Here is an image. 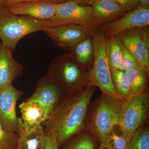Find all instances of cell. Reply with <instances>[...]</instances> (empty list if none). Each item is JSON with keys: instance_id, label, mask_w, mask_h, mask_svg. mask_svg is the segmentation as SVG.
<instances>
[{"instance_id": "6da1fadb", "label": "cell", "mask_w": 149, "mask_h": 149, "mask_svg": "<svg viewBox=\"0 0 149 149\" xmlns=\"http://www.w3.org/2000/svg\"><path fill=\"white\" fill-rule=\"evenodd\" d=\"M95 89V86L89 84L77 92L65 96L47 120L43 123L44 129L52 130L55 133L59 148L74 135L86 130L87 111Z\"/></svg>"}, {"instance_id": "7a4b0ae2", "label": "cell", "mask_w": 149, "mask_h": 149, "mask_svg": "<svg viewBox=\"0 0 149 149\" xmlns=\"http://www.w3.org/2000/svg\"><path fill=\"white\" fill-rule=\"evenodd\" d=\"M123 101L102 93L92 106L89 104L86 129L95 139L100 140L118 125Z\"/></svg>"}, {"instance_id": "3957f363", "label": "cell", "mask_w": 149, "mask_h": 149, "mask_svg": "<svg viewBox=\"0 0 149 149\" xmlns=\"http://www.w3.org/2000/svg\"><path fill=\"white\" fill-rule=\"evenodd\" d=\"M47 76L62 88L65 95L89 84V72L77 63L69 52L53 59Z\"/></svg>"}, {"instance_id": "277c9868", "label": "cell", "mask_w": 149, "mask_h": 149, "mask_svg": "<svg viewBox=\"0 0 149 149\" xmlns=\"http://www.w3.org/2000/svg\"><path fill=\"white\" fill-rule=\"evenodd\" d=\"M50 26L49 20H42L25 15H17L7 8L0 11V40L13 52L19 42L27 35L43 31Z\"/></svg>"}, {"instance_id": "5b68a950", "label": "cell", "mask_w": 149, "mask_h": 149, "mask_svg": "<svg viewBox=\"0 0 149 149\" xmlns=\"http://www.w3.org/2000/svg\"><path fill=\"white\" fill-rule=\"evenodd\" d=\"M92 35L94 58L93 65L89 71V85L98 87L102 93L123 100L116 93L112 80L107 54L108 37L97 30L93 32Z\"/></svg>"}, {"instance_id": "8992f818", "label": "cell", "mask_w": 149, "mask_h": 149, "mask_svg": "<svg viewBox=\"0 0 149 149\" xmlns=\"http://www.w3.org/2000/svg\"><path fill=\"white\" fill-rule=\"evenodd\" d=\"M67 25H80L91 34L100 26L93 17L91 6H82L72 0L58 3L55 14L50 20V27Z\"/></svg>"}, {"instance_id": "52a82bcc", "label": "cell", "mask_w": 149, "mask_h": 149, "mask_svg": "<svg viewBox=\"0 0 149 149\" xmlns=\"http://www.w3.org/2000/svg\"><path fill=\"white\" fill-rule=\"evenodd\" d=\"M149 113L148 91L129 100L123 101L118 126L123 134L131 137L136 130L148 122Z\"/></svg>"}, {"instance_id": "ba28073f", "label": "cell", "mask_w": 149, "mask_h": 149, "mask_svg": "<svg viewBox=\"0 0 149 149\" xmlns=\"http://www.w3.org/2000/svg\"><path fill=\"white\" fill-rule=\"evenodd\" d=\"M149 25V7L140 6L114 21L100 25L97 30L109 37L128 29L148 27Z\"/></svg>"}, {"instance_id": "9c48e42d", "label": "cell", "mask_w": 149, "mask_h": 149, "mask_svg": "<svg viewBox=\"0 0 149 149\" xmlns=\"http://www.w3.org/2000/svg\"><path fill=\"white\" fill-rule=\"evenodd\" d=\"M65 96L62 88L46 75L39 80L33 95L27 100L37 101L42 104L45 109L47 120Z\"/></svg>"}, {"instance_id": "30bf717a", "label": "cell", "mask_w": 149, "mask_h": 149, "mask_svg": "<svg viewBox=\"0 0 149 149\" xmlns=\"http://www.w3.org/2000/svg\"><path fill=\"white\" fill-rule=\"evenodd\" d=\"M23 93L11 85L0 91V121L5 130L19 134L16 104Z\"/></svg>"}, {"instance_id": "8fae6325", "label": "cell", "mask_w": 149, "mask_h": 149, "mask_svg": "<svg viewBox=\"0 0 149 149\" xmlns=\"http://www.w3.org/2000/svg\"><path fill=\"white\" fill-rule=\"evenodd\" d=\"M58 47L70 51L89 35L91 32L77 25H67L47 27L43 30Z\"/></svg>"}, {"instance_id": "7c38bea8", "label": "cell", "mask_w": 149, "mask_h": 149, "mask_svg": "<svg viewBox=\"0 0 149 149\" xmlns=\"http://www.w3.org/2000/svg\"><path fill=\"white\" fill-rule=\"evenodd\" d=\"M116 35L134 56L141 69L149 74V48L142 40L139 28L128 29Z\"/></svg>"}, {"instance_id": "4fadbf2b", "label": "cell", "mask_w": 149, "mask_h": 149, "mask_svg": "<svg viewBox=\"0 0 149 149\" xmlns=\"http://www.w3.org/2000/svg\"><path fill=\"white\" fill-rule=\"evenodd\" d=\"M58 3L50 1H31L17 3L7 8L13 14L50 21L55 14Z\"/></svg>"}, {"instance_id": "5bb4252c", "label": "cell", "mask_w": 149, "mask_h": 149, "mask_svg": "<svg viewBox=\"0 0 149 149\" xmlns=\"http://www.w3.org/2000/svg\"><path fill=\"white\" fill-rule=\"evenodd\" d=\"M24 66L13 56V52L0 42V91L23 73Z\"/></svg>"}, {"instance_id": "9a60e30c", "label": "cell", "mask_w": 149, "mask_h": 149, "mask_svg": "<svg viewBox=\"0 0 149 149\" xmlns=\"http://www.w3.org/2000/svg\"><path fill=\"white\" fill-rule=\"evenodd\" d=\"M91 5L93 17L100 26L116 20L127 12L113 0H95Z\"/></svg>"}, {"instance_id": "2e32d148", "label": "cell", "mask_w": 149, "mask_h": 149, "mask_svg": "<svg viewBox=\"0 0 149 149\" xmlns=\"http://www.w3.org/2000/svg\"><path fill=\"white\" fill-rule=\"evenodd\" d=\"M19 108L22 122L28 131L35 130L47 119L45 109L37 101L26 100L19 105Z\"/></svg>"}, {"instance_id": "e0dca14e", "label": "cell", "mask_w": 149, "mask_h": 149, "mask_svg": "<svg viewBox=\"0 0 149 149\" xmlns=\"http://www.w3.org/2000/svg\"><path fill=\"white\" fill-rule=\"evenodd\" d=\"M18 119L19 134L17 149H44L45 132L42 125L29 131L25 128L22 118Z\"/></svg>"}, {"instance_id": "ac0fdd59", "label": "cell", "mask_w": 149, "mask_h": 149, "mask_svg": "<svg viewBox=\"0 0 149 149\" xmlns=\"http://www.w3.org/2000/svg\"><path fill=\"white\" fill-rule=\"evenodd\" d=\"M69 52L77 63L89 72L93 65L94 58V43L92 35L77 43Z\"/></svg>"}, {"instance_id": "d6986e66", "label": "cell", "mask_w": 149, "mask_h": 149, "mask_svg": "<svg viewBox=\"0 0 149 149\" xmlns=\"http://www.w3.org/2000/svg\"><path fill=\"white\" fill-rule=\"evenodd\" d=\"M130 88L131 98L140 95L148 91V74L141 68H136L125 71Z\"/></svg>"}, {"instance_id": "ffe728a7", "label": "cell", "mask_w": 149, "mask_h": 149, "mask_svg": "<svg viewBox=\"0 0 149 149\" xmlns=\"http://www.w3.org/2000/svg\"><path fill=\"white\" fill-rule=\"evenodd\" d=\"M123 47V45L117 35H113L108 38L107 54L111 71L119 68Z\"/></svg>"}, {"instance_id": "44dd1931", "label": "cell", "mask_w": 149, "mask_h": 149, "mask_svg": "<svg viewBox=\"0 0 149 149\" xmlns=\"http://www.w3.org/2000/svg\"><path fill=\"white\" fill-rule=\"evenodd\" d=\"M62 146L63 149H95V138L87 130L74 135Z\"/></svg>"}, {"instance_id": "7402d4cb", "label": "cell", "mask_w": 149, "mask_h": 149, "mask_svg": "<svg viewBox=\"0 0 149 149\" xmlns=\"http://www.w3.org/2000/svg\"><path fill=\"white\" fill-rule=\"evenodd\" d=\"M131 137L122 133L118 135L113 128L100 139V146L111 149H127Z\"/></svg>"}, {"instance_id": "603a6c76", "label": "cell", "mask_w": 149, "mask_h": 149, "mask_svg": "<svg viewBox=\"0 0 149 149\" xmlns=\"http://www.w3.org/2000/svg\"><path fill=\"white\" fill-rule=\"evenodd\" d=\"M112 80L116 93L123 100L131 99L130 88L125 71L119 70L111 71Z\"/></svg>"}, {"instance_id": "cb8c5ba5", "label": "cell", "mask_w": 149, "mask_h": 149, "mask_svg": "<svg viewBox=\"0 0 149 149\" xmlns=\"http://www.w3.org/2000/svg\"><path fill=\"white\" fill-rule=\"evenodd\" d=\"M148 123L133 133L127 149H149V128Z\"/></svg>"}, {"instance_id": "d4e9b609", "label": "cell", "mask_w": 149, "mask_h": 149, "mask_svg": "<svg viewBox=\"0 0 149 149\" xmlns=\"http://www.w3.org/2000/svg\"><path fill=\"white\" fill-rule=\"evenodd\" d=\"M19 135L7 131L0 121V149H17Z\"/></svg>"}, {"instance_id": "484cf974", "label": "cell", "mask_w": 149, "mask_h": 149, "mask_svg": "<svg viewBox=\"0 0 149 149\" xmlns=\"http://www.w3.org/2000/svg\"><path fill=\"white\" fill-rule=\"evenodd\" d=\"M140 67L134 56L125 47H123L122 56L118 70L125 71Z\"/></svg>"}, {"instance_id": "4316f807", "label": "cell", "mask_w": 149, "mask_h": 149, "mask_svg": "<svg viewBox=\"0 0 149 149\" xmlns=\"http://www.w3.org/2000/svg\"><path fill=\"white\" fill-rule=\"evenodd\" d=\"M44 132L45 143L44 149H59L54 132L52 130L45 129H44Z\"/></svg>"}, {"instance_id": "83f0119b", "label": "cell", "mask_w": 149, "mask_h": 149, "mask_svg": "<svg viewBox=\"0 0 149 149\" xmlns=\"http://www.w3.org/2000/svg\"><path fill=\"white\" fill-rule=\"evenodd\" d=\"M118 3L126 11L133 10L140 6L138 0H113Z\"/></svg>"}, {"instance_id": "f1b7e54d", "label": "cell", "mask_w": 149, "mask_h": 149, "mask_svg": "<svg viewBox=\"0 0 149 149\" xmlns=\"http://www.w3.org/2000/svg\"><path fill=\"white\" fill-rule=\"evenodd\" d=\"M5 8H8L11 6L17 3L22 2L31 1H46L54 2L56 3H61L67 1L69 0H3Z\"/></svg>"}, {"instance_id": "f546056e", "label": "cell", "mask_w": 149, "mask_h": 149, "mask_svg": "<svg viewBox=\"0 0 149 149\" xmlns=\"http://www.w3.org/2000/svg\"><path fill=\"white\" fill-rule=\"evenodd\" d=\"M139 28L140 33L142 40L145 43L147 47L149 48V32L148 29L146 28Z\"/></svg>"}, {"instance_id": "4dcf8cb0", "label": "cell", "mask_w": 149, "mask_h": 149, "mask_svg": "<svg viewBox=\"0 0 149 149\" xmlns=\"http://www.w3.org/2000/svg\"><path fill=\"white\" fill-rule=\"evenodd\" d=\"M75 1L80 4H86L92 5L95 0H72Z\"/></svg>"}, {"instance_id": "1f68e13d", "label": "cell", "mask_w": 149, "mask_h": 149, "mask_svg": "<svg viewBox=\"0 0 149 149\" xmlns=\"http://www.w3.org/2000/svg\"><path fill=\"white\" fill-rule=\"evenodd\" d=\"M141 6L149 7V0H138Z\"/></svg>"}, {"instance_id": "d6a6232c", "label": "cell", "mask_w": 149, "mask_h": 149, "mask_svg": "<svg viewBox=\"0 0 149 149\" xmlns=\"http://www.w3.org/2000/svg\"><path fill=\"white\" fill-rule=\"evenodd\" d=\"M4 3L3 0H0V11L5 8Z\"/></svg>"}, {"instance_id": "836d02e7", "label": "cell", "mask_w": 149, "mask_h": 149, "mask_svg": "<svg viewBox=\"0 0 149 149\" xmlns=\"http://www.w3.org/2000/svg\"><path fill=\"white\" fill-rule=\"evenodd\" d=\"M98 149H111L107 148H104V147H101L100 146V148H99Z\"/></svg>"}]
</instances>
